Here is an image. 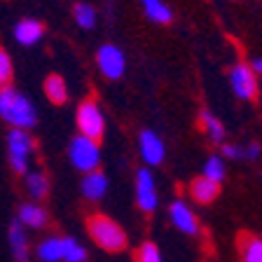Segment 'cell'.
<instances>
[{"instance_id":"1","label":"cell","mask_w":262,"mask_h":262,"mask_svg":"<svg viewBox=\"0 0 262 262\" xmlns=\"http://www.w3.org/2000/svg\"><path fill=\"white\" fill-rule=\"evenodd\" d=\"M0 117L12 124V129H33L38 122L35 108L24 94L14 92L12 87L0 89Z\"/></svg>"},{"instance_id":"2","label":"cell","mask_w":262,"mask_h":262,"mask_svg":"<svg viewBox=\"0 0 262 262\" xmlns=\"http://www.w3.org/2000/svg\"><path fill=\"white\" fill-rule=\"evenodd\" d=\"M87 234L98 248H103L108 253H120L129 244L124 229L103 213H94L87 218Z\"/></svg>"},{"instance_id":"3","label":"cell","mask_w":262,"mask_h":262,"mask_svg":"<svg viewBox=\"0 0 262 262\" xmlns=\"http://www.w3.org/2000/svg\"><path fill=\"white\" fill-rule=\"evenodd\" d=\"M75 122L77 129H80V136H87L94 143H101V138L105 134V117L101 113V105L96 103V98L89 96L77 105Z\"/></svg>"},{"instance_id":"4","label":"cell","mask_w":262,"mask_h":262,"mask_svg":"<svg viewBox=\"0 0 262 262\" xmlns=\"http://www.w3.org/2000/svg\"><path fill=\"white\" fill-rule=\"evenodd\" d=\"M71 162L77 171H96L98 169V162H101V150H98V143H94L92 138L87 136H75L71 141Z\"/></svg>"},{"instance_id":"5","label":"cell","mask_w":262,"mask_h":262,"mask_svg":"<svg viewBox=\"0 0 262 262\" xmlns=\"http://www.w3.org/2000/svg\"><path fill=\"white\" fill-rule=\"evenodd\" d=\"M7 145H10V164H12V169H14V173H19V176L26 173L28 157H31L33 147H35L33 138L28 136V131L12 129L10 136H7Z\"/></svg>"},{"instance_id":"6","label":"cell","mask_w":262,"mask_h":262,"mask_svg":"<svg viewBox=\"0 0 262 262\" xmlns=\"http://www.w3.org/2000/svg\"><path fill=\"white\" fill-rule=\"evenodd\" d=\"M229 84L241 101H253L257 96V77L248 63H236L229 71Z\"/></svg>"},{"instance_id":"7","label":"cell","mask_w":262,"mask_h":262,"mask_svg":"<svg viewBox=\"0 0 262 262\" xmlns=\"http://www.w3.org/2000/svg\"><path fill=\"white\" fill-rule=\"evenodd\" d=\"M96 63L101 68L105 77L110 80H120L122 73H124V54H122L120 47L115 45H103V47L96 52Z\"/></svg>"},{"instance_id":"8","label":"cell","mask_w":262,"mask_h":262,"mask_svg":"<svg viewBox=\"0 0 262 262\" xmlns=\"http://www.w3.org/2000/svg\"><path fill=\"white\" fill-rule=\"evenodd\" d=\"M136 204L143 213H152L157 208V187L147 169H141L136 173Z\"/></svg>"},{"instance_id":"9","label":"cell","mask_w":262,"mask_h":262,"mask_svg":"<svg viewBox=\"0 0 262 262\" xmlns=\"http://www.w3.org/2000/svg\"><path fill=\"white\" fill-rule=\"evenodd\" d=\"M169 218L176 225V229H180L183 234L194 236L199 232V220H196L194 211L187 206L185 202H173L169 206Z\"/></svg>"},{"instance_id":"10","label":"cell","mask_w":262,"mask_h":262,"mask_svg":"<svg viewBox=\"0 0 262 262\" xmlns=\"http://www.w3.org/2000/svg\"><path fill=\"white\" fill-rule=\"evenodd\" d=\"M138 145H141V155H143V159H145V164L159 166V164L164 162L166 147H164V141L155 131H143L141 138H138Z\"/></svg>"},{"instance_id":"11","label":"cell","mask_w":262,"mask_h":262,"mask_svg":"<svg viewBox=\"0 0 262 262\" xmlns=\"http://www.w3.org/2000/svg\"><path fill=\"white\" fill-rule=\"evenodd\" d=\"M190 194L196 204H213L220 196V183L208 180L206 176H199V178L192 180Z\"/></svg>"},{"instance_id":"12","label":"cell","mask_w":262,"mask_h":262,"mask_svg":"<svg viewBox=\"0 0 262 262\" xmlns=\"http://www.w3.org/2000/svg\"><path fill=\"white\" fill-rule=\"evenodd\" d=\"M105 190H108V178H105L103 171H89L84 178H82V194L87 196L89 202H98L103 199Z\"/></svg>"},{"instance_id":"13","label":"cell","mask_w":262,"mask_h":262,"mask_svg":"<svg viewBox=\"0 0 262 262\" xmlns=\"http://www.w3.org/2000/svg\"><path fill=\"white\" fill-rule=\"evenodd\" d=\"M16 220H19L24 227L42 229V227H47L49 215L42 206H38V204H21V208H19V218Z\"/></svg>"},{"instance_id":"14","label":"cell","mask_w":262,"mask_h":262,"mask_svg":"<svg viewBox=\"0 0 262 262\" xmlns=\"http://www.w3.org/2000/svg\"><path fill=\"white\" fill-rule=\"evenodd\" d=\"M45 96H47L49 103L54 105H63L66 101H68V87H66V80L61 75H56V73H49L47 77H45Z\"/></svg>"},{"instance_id":"15","label":"cell","mask_w":262,"mask_h":262,"mask_svg":"<svg viewBox=\"0 0 262 262\" xmlns=\"http://www.w3.org/2000/svg\"><path fill=\"white\" fill-rule=\"evenodd\" d=\"M10 248L16 262H28V236L19 220L10 225Z\"/></svg>"},{"instance_id":"16","label":"cell","mask_w":262,"mask_h":262,"mask_svg":"<svg viewBox=\"0 0 262 262\" xmlns=\"http://www.w3.org/2000/svg\"><path fill=\"white\" fill-rule=\"evenodd\" d=\"M14 35L21 45H35L45 35V26L35 19H24L19 26L14 28Z\"/></svg>"},{"instance_id":"17","label":"cell","mask_w":262,"mask_h":262,"mask_svg":"<svg viewBox=\"0 0 262 262\" xmlns=\"http://www.w3.org/2000/svg\"><path fill=\"white\" fill-rule=\"evenodd\" d=\"M38 257L42 262H63V236H49L38 246Z\"/></svg>"},{"instance_id":"18","label":"cell","mask_w":262,"mask_h":262,"mask_svg":"<svg viewBox=\"0 0 262 262\" xmlns=\"http://www.w3.org/2000/svg\"><path fill=\"white\" fill-rule=\"evenodd\" d=\"M141 5L147 19L155 24H171V19H173V12L164 5V0H141Z\"/></svg>"},{"instance_id":"19","label":"cell","mask_w":262,"mask_h":262,"mask_svg":"<svg viewBox=\"0 0 262 262\" xmlns=\"http://www.w3.org/2000/svg\"><path fill=\"white\" fill-rule=\"evenodd\" d=\"M202 129H204V134L208 136V141H213V143H223L225 141L223 122H220L213 113H208V110H204L202 113Z\"/></svg>"},{"instance_id":"20","label":"cell","mask_w":262,"mask_h":262,"mask_svg":"<svg viewBox=\"0 0 262 262\" xmlns=\"http://www.w3.org/2000/svg\"><path fill=\"white\" fill-rule=\"evenodd\" d=\"M26 187H28V194L33 196V199H45L49 192V180L45 173H40V171H35V173H26Z\"/></svg>"},{"instance_id":"21","label":"cell","mask_w":262,"mask_h":262,"mask_svg":"<svg viewBox=\"0 0 262 262\" xmlns=\"http://www.w3.org/2000/svg\"><path fill=\"white\" fill-rule=\"evenodd\" d=\"M204 176L208 180H215V183H223L225 176H227V166H225V159L220 155H211V157L204 162Z\"/></svg>"},{"instance_id":"22","label":"cell","mask_w":262,"mask_h":262,"mask_svg":"<svg viewBox=\"0 0 262 262\" xmlns=\"http://www.w3.org/2000/svg\"><path fill=\"white\" fill-rule=\"evenodd\" d=\"M73 19L77 21L80 28H92L96 24V10L87 3H75L73 5Z\"/></svg>"},{"instance_id":"23","label":"cell","mask_w":262,"mask_h":262,"mask_svg":"<svg viewBox=\"0 0 262 262\" xmlns=\"http://www.w3.org/2000/svg\"><path fill=\"white\" fill-rule=\"evenodd\" d=\"M241 262H262V239L246 236L241 246Z\"/></svg>"},{"instance_id":"24","label":"cell","mask_w":262,"mask_h":262,"mask_svg":"<svg viewBox=\"0 0 262 262\" xmlns=\"http://www.w3.org/2000/svg\"><path fill=\"white\" fill-rule=\"evenodd\" d=\"M63 262H87V251L75 239L63 236Z\"/></svg>"},{"instance_id":"25","label":"cell","mask_w":262,"mask_h":262,"mask_svg":"<svg viewBox=\"0 0 262 262\" xmlns=\"http://www.w3.org/2000/svg\"><path fill=\"white\" fill-rule=\"evenodd\" d=\"M12 80H14V66H12L7 49L0 45V89L12 87Z\"/></svg>"},{"instance_id":"26","label":"cell","mask_w":262,"mask_h":262,"mask_svg":"<svg viewBox=\"0 0 262 262\" xmlns=\"http://www.w3.org/2000/svg\"><path fill=\"white\" fill-rule=\"evenodd\" d=\"M136 262H162V253L152 241H145L136 251Z\"/></svg>"},{"instance_id":"27","label":"cell","mask_w":262,"mask_h":262,"mask_svg":"<svg viewBox=\"0 0 262 262\" xmlns=\"http://www.w3.org/2000/svg\"><path fill=\"white\" fill-rule=\"evenodd\" d=\"M223 155L227 159H241V157H244V147L232 145V143H225V145H223Z\"/></svg>"},{"instance_id":"28","label":"cell","mask_w":262,"mask_h":262,"mask_svg":"<svg viewBox=\"0 0 262 262\" xmlns=\"http://www.w3.org/2000/svg\"><path fill=\"white\" fill-rule=\"evenodd\" d=\"M244 157L251 159V162H255L257 157H260V143H251V145L244 147Z\"/></svg>"},{"instance_id":"29","label":"cell","mask_w":262,"mask_h":262,"mask_svg":"<svg viewBox=\"0 0 262 262\" xmlns=\"http://www.w3.org/2000/svg\"><path fill=\"white\" fill-rule=\"evenodd\" d=\"M248 66H251V71L255 73V75H262V59H253Z\"/></svg>"}]
</instances>
